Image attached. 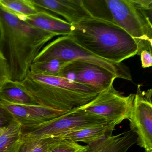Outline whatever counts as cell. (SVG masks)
<instances>
[{
    "instance_id": "1",
    "label": "cell",
    "mask_w": 152,
    "mask_h": 152,
    "mask_svg": "<svg viewBox=\"0 0 152 152\" xmlns=\"http://www.w3.org/2000/svg\"><path fill=\"white\" fill-rule=\"evenodd\" d=\"M57 36L36 28L0 6V52L10 67L12 80H23L45 44Z\"/></svg>"
},
{
    "instance_id": "2",
    "label": "cell",
    "mask_w": 152,
    "mask_h": 152,
    "mask_svg": "<svg viewBox=\"0 0 152 152\" xmlns=\"http://www.w3.org/2000/svg\"><path fill=\"white\" fill-rule=\"evenodd\" d=\"M72 26L74 41L100 58L120 64L139 55L135 40L112 20L93 17Z\"/></svg>"
},
{
    "instance_id": "3",
    "label": "cell",
    "mask_w": 152,
    "mask_h": 152,
    "mask_svg": "<svg viewBox=\"0 0 152 152\" xmlns=\"http://www.w3.org/2000/svg\"><path fill=\"white\" fill-rule=\"evenodd\" d=\"M20 83L41 104L64 112L84 106L99 93L62 77L31 72Z\"/></svg>"
},
{
    "instance_id": "4",
    "label": "cell",
    "mask_w": 152,
    "mask_h": 152,
    "mask_svg": "<svg viewBox=\"0 0 152 152\" xmlns=\"http://www.w3.org/2000/svg\"><path fill=\"white\" fill-rule=\"evenodd\" d=\"M113 22L136 42L139 55L144 50L152 52V25L149 12L139 0H104Z\"/></svg>"
},
{
    "instance_id": "5",
    "label": "cell",
    "mask_w": 152,
    "mask_h": 152,
    "mask_svg": "<svg viewBox=\"0 0 152 152\" xmlns=\"http://www.w3.org/2000/svg\"><path fill=\"white\" fill-rule=\"evenodd\" d=\"M54 59L65 62L78 60L88 62L106 69L117 78L132 80L129 69L125 65L113 63L96 56L79 46L69 35L58 37L46 45L34 62Z\"/></svg>"
},
{
    "instance_id": "6",
    "label": "cell",
    "mask_w": 152,
    "mask_h": 152,
    "mask_svg": "<svg viewBox=\"0 0 152 152\" xmlns=\"http://www.w3.org/2000/svg\"><path fill=\"white\" fill-rule=\"evenodd\" d=\"M110 124H114L86 112L81 107L40 125L23 129L24 142L56 137L71 132Z\"/></svg>"
},
{
    "instance_id": "7",
    "label": "cell",
    "mask_w": 152,
    "mask_h": 152,
    "mask_svg": "<svg viewBox=\"0 0 152 152\" xmlns=\"http://www.w3.org/2000/svg\"><path fill=\"white\" fill-rule=\"evenodd\" d=\"M135 94L125 96L111 85L99 92L96 97L82 108L86 112L113 123L115 125L129 119Z\"/></svg>"
},
{
    "instance_id": "8",
    "label": "cell",
    "mask_w": 152,
    "mask_h": 152,
    "mask_svg": "<svg viewBox=\"0 0 152 152\" xmlns=\"http://www.w3.org/2000/svg\"><path fill=\"white\" fill-rule=\"evenodd\" d=\"M138 85L129 121L130 130L137 135V143L145 151L152 150V90L142 91Z\"/></svg>"
},
{
    "instance_id": "9",
    "label": "cell",
    "mask_w": 152,
    "mask_h": 152,
    "mask_svg": "<svg viewBox=\"0 0 152 152\" xmlns=\"http://www.w3.org/2000/svg\"><path fill=\"white\" fill-rule=\"evenodd\" d=\"M59 77L90 87L99 92L113 84L117 78L99 66L78 60L67 62Z\"/></svg>"
},
{
    "instance_id": "10",
    "label": "cell",
    "mask_w": 152,
    "mask_h": 152,
    "mask_svg": "<svg viewBox=\"0 0 152 152\" xmlns=\"http://www.w3.org/2000/svg\"><path fill=\"white\" fill-rule=\"evenodd\" d=\"M2 102L23 129L40 125L67 113L41 104H15Z\"/></svg>"
},
{
    "instance_id": "11",
    "label": "cell",
    "mask_w": 152,
    "mask_h": 152,
    "mask_svg": "<svg viewBox=\"0 0 152 152\" xmlns=\"http://www.w3.org/2000/svg\"><path fill=\"white\" fill-rule=\"evenodd\" d=\"M39 9L49 10L65 18L69 23H78L93 15L83 0H31Z\"/></svg>"
},
{
    "instance_id": "12",
    "label": "cell",
    "mask_w": 152,
    "mask_h": 152,
    "mask_svg": "<svg viewBox=\"0 0 152 152\" xmlns=\"http://www.w3.org/2000/svg\"><path fill=\"white\" fill-rule=\"evenodd\" d=\"M137 138L131 130L106 135L87 145L82 152H127L137 143Z\"/></svg>"
},
{
    "instance_id": "13",
    "label": "cell",
    "mask_w": 152,
    "mask_h": 152,
    "mask_svg": "<svg viewBox=\"0 0 152 152\" xmlns=\"http://www.w3.org/2000/svg\"><path fill=\"white\" fill-rule=\"evenodd\" d=\"M23 19L31 25L57 36L69 35L72 31L71 24L42 9Z\"/></svg>"
},
{
    "instance_id": "14",
    "label": "cell",
    "mask_w": 152,
    "mask_h": 152,
    "mask_svg": "<svg viewBox=\"0 0 152 152\" xmlns=\"http://www.w3.org/2000/svg\"><path fill=\"white\" fill-rule=\"evenodd\" d=\"M0 101L15 104H41L20 82L12 80L0 88Z\"/></svg>"
},
{
    "instance_id": "15",
    "label": "cell",
    "mask_w": 152,
    "mask_h": 152,
    "mask_svg": "<svg viewBox=\"0 0 152 152\" xmlns=\"http://www.w3.org/2000/svg\"><path fill=\"white\" fill-rule=\"evenodd\" d=\"M115 126V124H110L92 126L64 133L57 137L71 140L77 143L83 142L88 145L106 135H112Z\"/></svg>"
},
{
    "instance_id": "16",
    "label": "cell",
    "mask_w": 152,
    "mask_h": 152,
    "mask_svg": "<svg viewBox=\"0 0 152 152\" xmlns=\"http://www.w3.org/2000/svg\"><path fill=\"white\" fill-rule=\"evenodd\" d=\"M24 143L23 127L15 120L0 133V152H19Z\"/></svg>"
},
{
    "instance_id": "17",
    "label": "cell",
    "mask_w": 152,
    "mask_h": 152,
    "mask_svg": "<svg viewBox=\"0 0 152 152\" xmlns=\"http://www.w3.org/2000/svg\"><path fill=\"white\" fill-rule=\"evenodd\" d=\"M0 6L23 18L33 15L41 10L35 7L31 0H0Z\"/></svg>"
},
{
    "instance_id": "18",
    "label": "cell",
    "mask_w": 152,
    "mask_h": 152,
    "mask_svg": "<svg viewBox=\"0 0 152 152\" xmlns=\"http://www.w3.org/2000/svg\"><path fill=\"white\" fill-rule=\"evenodd\" d=\"M47 140L46 152H82L86 146L64 138H45Z\"/></svg>"
},
{
    "instance_id": "19",
    "label": "cell",
    "mask_w": 152,
    "mask_h": 152,
    "mask_svg": "<svg viewBox=\"0 0 152 152\" xmlns=\"http://www.w3.org/2000/svg\"><path fill=\"white\" fill-rule=\"evenodd\" d=\"M67 63L56 59L34 62L31 66L30 72L59 77L62 70Z\"/></svg>"
},
{
    "instance_id": "20",
    "label": "cell",
    "mask_w": 152,
    "mask_h": 152,
    "mask_svg": "<svg viewBox=\"0 0 152 152\" xmlns=\"http://www.w3.org/2000/svg\"><path fill=\"white\" fill-rule=\"evenodd\" d=\"M46 139L24 143L19 152H46Z\"/></svg>"
},
{
    "instance_id": "21",
    "label": "cell",
    "mask_w": 152,
    "mask_h": 152,
    "mask_svg": "<svg viewBox=\"0 0 152 152\" xmlns=\"http://www.w3.org/2000/svg\"><path fill=\"white\" fill-rule=\"evenodd\" d=\"M10 80L12 75L10 67L6 58L0 52V88Z\"/></svg>"
},
{
    "instance_id": "22",
    "label": "cell",
    "mask_w": 152,
    "mask_h": 152,
    "mask_svg": "<svg viewBox=\"0 0 152 152\" xmlns=\"http://www.w3.org/2000/svg\"><path fill=\"white\" fill-rule=\"evenodd\" d=\"M15 120L10 112L7 109L2 101H0V133Z\"/></svg>"
},
{
    "instance_id": "23",
    "label": "cell",
    "mask_w": 152,
    "mask_h": 152,
    "mask_svg": "<svg viewBox=\"0 0 152 152\" xmlns=\"http://www.w3.org/2000/svg\"><path fill=\"white\" fill-rule=\"evenodd\" d=\"M140 55L142 68L151 67L152 65V52L147 50H142Z\"/></svg>"
},
{
    "instance_id": "24",
    "label": "cell",
    "mask_w": 152,
    "mask_h": 152,
    "mask_svg": "<svg viewBox=\"0 0 152 152\" xmlns=\"http://www.w3.org/2000/svg\"><path fill=\"white\" fill-rule=\"evenodd\" d=\"M145 152H147V151H145Z\"/></svg>"
}]
</instances>
